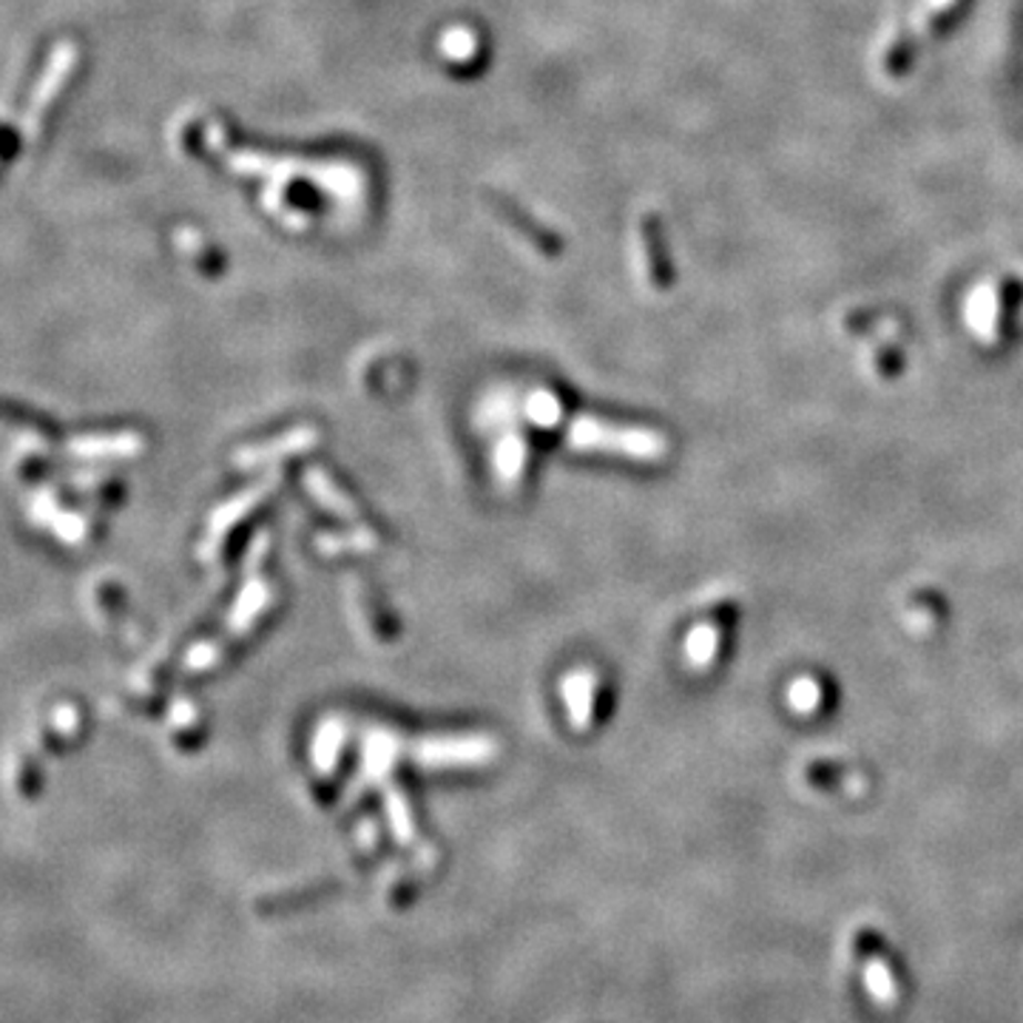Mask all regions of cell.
Returning a JSON list of instances; mask_svg holds the SVG:
<instances>
[{"mask_svg":"<svg viewBox=\"0 0 1023 1023\" xmlns=\"http://www.w3.org/2000/svg\"><path fill=\"white\" fill-rule=\"evenodd\" d=\"M569 441L577 450H603L623 452L628 458H663L665 441L652 430H632V427H614L597 418H577L569 432Z\"/></svg>","mask_w":1023,"mask_h":1023,"instance_id":"6da1fadb","label":"cell"},{"mask_svg":"<svg viewBox=\"0 0 1023 1023\" xmlns=\"http://www.w3.org/2000/svg\"><path fill=\"white\" fill-rule=\"evenodd\" d=\"M557 410H561V405H557L554 396H549V392H538V396H532V401H529V418L541 427L554 424L557 416H561Z\"/></svg>","mask_w":1023,"mask_h":1023,"instance_id":"7a4b0ae2","label":"cell"}]
</instances>
